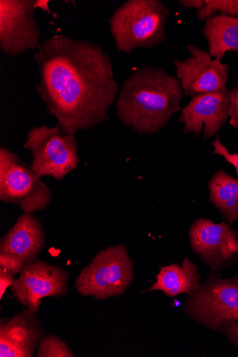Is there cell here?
I'll return each instance as SVG.
<instances>
[{"label":"cell","instance_id":"9c48e42d","mask_svg":"<svg viewBox=\"0 0 238 357\" xmlns=\"http://www.w3.org/2000/svg\"><path fill=\"white\" fill-rule=\"evenodd\" d=\"M192 250L213 271L238 263V231L226 222L198 218L189 231Z\"/></svg>","mask_w":238,"mask_h":357},{"label":"cell","instance_id":"6da1fadb","mask_svg":"<svg viewBox=\"0 0 238 357\" xmlns=\"http://www.w3.org/2000/svg\"><path fill=\"white\" fill-rule=\"evenodd\" d=\"M34 59L40 73L35 89L64 132L75 135L109 120L119 83L111 58L98 45L56 35Z\"/></svg>","mask_w":238,"mask_h":357},{"label":"cell","instance_id":"277c9868","mask_svg":"<svg viewBox=\"0 0 238 357\" xmlns=\"http://www.w3.org/2000/svg\"><path fill=\"white\" fill-rule=\"evenodd\" d=\"M182 310L201 326L223 332L238 321V275L224 279L209 275L205 282L187 296Z\"/></svg>","mask_w":238,"mask_h":357},{"label":"cell","instance_id":"d6986e66","mask_svg":"<svg viewBox=\"0 0 238 357\" xmlns=\"http://www.w3.org/2000/svg\"><path fill=\"white\" fill-rule=\"evenodd\" d=\"M39 357H74L72 349L59 337L49 335L44 337L38 348Z\"/></svg>","mask_w":238,"mask_h":357},{"label":"cell","instance_id":"7a4b0ae2","mask_svg":"<svg viewBox=\"0 0 238 357\" xmlns=\"http://www.w3.org/2000/svg\"><path fill=\"white\" fill-rule=\"evenodd\" d=\"M116 101L117 116L141 135L163 129L181 111L184 96L179 79L163 69L144 67L133 72L122 84Z\"/></svg>","mask_w":238,"mask_h":357},{"label":"cell","instance_id":"3957f363","mask_svg":"<svg viewBox=\"0 0 238 357\" xmlns=\"http://www.w3.org/2000/svg\"><path fill=\"white\" fill-rule=\"evenodd\" d=\"M170 14L161 0H128L115 10L109 20L117 50L130 54L165 42Z\"/></svg>","mask_w":238,"mask_h":357},{"label":"cell","instance_id":"7402d4cb","mask_svg":"<svg viewBox=\"0 0 238 357\" xmlns=\"http://www.w3.org/2000/svg\"><path fill=\"white\" fill-rule=\"evenodd\" d=\"M8 271L0 268V298L3 299L7 289L12 287L15 279Z\"/></svg>","mask_w":238,"mask_h":357},{"label":"cell","instance_id":"ac0fdd59","mask_svg":"<svg viewBox=\"0 0 238 357\" xmlns=\"http://www.w3.org/2000/svg\"><path fill=\"white\" fill-rule=\"evenodd\" d=\"M216 12L238 17V0H205V6L198 10L197 14L200 21H206Z\"/></svg>","mask_w":238,"mask_h":357},{"label":"cell","instance_id":"44dd1931","mask_svg":"<svg viewBox=\"0 0 238 357\" xmlns=\"http://www.w3.org/2000/svg\"><path fill=\"white\" fill-rule=\"evenodd\" d=\"M229 124L238 130V81L230 91V106Z\"/></svg>","mask_w":238,"mask_h":357},{"label":"cell","instance_id":"8fae6325","mask_svg":"<svg viewBox=\"0 0 238 357\" xmlns=\"http://www.w3.org/2000/svg\"><path fill=\"white\" fill-rule=\"evenodd\" d=\"M191 56L184 61H174L177 77L179 79L184 96L218 91L226 88L229 67L210 54L188 45Z\"/></svg>","mask_w":238,"mask_h":357},{"label":"cell","instance_id":"4fadbf2b","mask_svg":"<svg viewBox=\"0 0 238 357\" xmlns=\"http://www.w3.org/2000/svg\"><path fill=\"white\" fill-rule=\"evenodd\" d=\"M38 312L27 308L0 324V356L31 357L38 349L45 328Z\"/></svg>","mask_w":238,"mask_h":357},{"label":"cell","instance_id":"e0dca14e","mask_svg":"<svg viewBox=\"0 0 238 357\" xmlns=\"http://www.w3.org/2000/svg\"><path fill=\"white\" fill-rule=\"evenodd\" d=\"M210 201L228 220H238V180L224 171L216 173L209 183Z\"/></svg>","mask_w":238,"mask_h":357},{"label":"cell","instance_id":"ffe728a7","mask_svg":"<svg viewBox=\"0 0 238 357\" xmlns=\"http://www.w3.org/2000/svg\"><path fill=\"white\" fill-rule=\"evenodd\" d=\"M211 146L214 148V153L223 157L229 164L235 168L238 175V154L235 153L231 154L229 153L226 147L220 142L218 137H217L216 139L211 144Z\"/></svg>","mask_w":238,"mask_h":357},{"label":"cell","instance_id":"8992f818","mask_svg":"<svg viewBox=\"0 0 238 357\" xmlns=\"http://www.w3.org/2000/svg\"><path fill=\"white\" fill-rule=\"evenodd\" d=\"M24 146L31 153V168L41 178L61 181L80 164L75 135L64 132L58 126L31 128Z\"/></svg>","mask_w":238,"mask_h":357},{"label":"cell","instance_id":"7c38bea8","mask_svg":"<svg viewBox=\"0 0 238 357\" xmlns=\"http://www.w3.org/2000/svg\"><path fill=\"white\" fill-rule=\"evenodd\" d=\"M230 91L227 88L218 91L202 93L192 97L182 108L179 119L184 124V132L200 135L203 139L215 136L230 118Z\"/></svg>","mask_w":238,"mask_h":357},{"label":"cell","instance_id":"5b68a950","mask_svg":"<svg viewBox=\"0 0 238 357\" xmlns=\"http://www.w3.org/2000/svg\"><path fill=\"white\" fill-rule=\"evenodd\" d=\"M133 278L132 259L126 247L119 244L97 253L80 272L75 288L82 296L105 301L124 294Z\"/></svg>","mask_w":238,"mask_h":357},{"label":"cell","instance_id":"603a6c76","mask_svg":"<svg viewBox=\"0 0 238 357\" xmlns=\"http://www.w3.org/2000/svg\"><path fill=\"white\" fill-rule=\"evenodd\" d=\"M179 3L186 9L201 10L205 6V0H179Z\"/></svg>","mask_w":238,"mask_h":357},{"label":"cell","instance_id":"52a82bcc","mask_svg":"<svg viewBox=\"0 0 238 357\" xmlns=\"http://www.w3.org/2000/svg\"><path fill=\"white\" fill-rule=\"evenodd\" d=\"M52 200L50 188L30 165L11 150L0 146V201L33 214L47 209Z\"/></svg>","mask_w":238,"mask_h":357},{"label":"cell","instance_id":"2e32d148","mask_svg":"<svg viewBox=\"0 0 238 357\" xmlns=\"http://www.w3.org/2000/svg\"><path fill=\"white\" fill-rule=\"evenodd\" d=\"M211 57L221 60L227 52H238V17L213 15L202 29Z\"/></svg>","mask_w":238,"mask_h":357},{"label":"cell","instance_id":"cb8c5ba5","mask_svg":"<svg viewBox=\"0 0 238 357\" xmlns=\"http://www.w3.org/2000/svg\"><path fill=\"white\" fill-rule=\"evenodd\" d=\"M229 340L238 348V335L230 338Z\"/></svg>","mask_w":238,"mask_h":357},{"label":"cell","instance_id":"30bf717a","mask_svg":"<svg viewBox=\"0 0 238 357\" xmlns=\"http://www.w3.org/2000/svg\"><path fill=\"white\" fill-rule=\"evenodd\" d=\"M69 279V274L63 268L37 259L24 268L11 290L21 305L38 312L44 298L67 294Z\"/></svg>","mask_w":238,"mask_h":357},{"label":"cell","instance_id":"5bb4252c","mask_svg":"<svg viewBox=\"0 0 238 357\" xmlns=\"http://www.w3.org/2000/svg\"><path fill=\"white\" fill-rule=\"evenodd\" d=\"M45 245V232L40 219L23 213L0 241V255L13 259L24 269L37 261Z\"/></svg>","mask_w":238,"mask_h":357},{"label":"cell","instance_id":"9a60e30c","mask_svg":"<svg viewBox=\"0 0 238 357\" xmlns=\"http://www.w3.org/2000/svg\"><path fill=\"white\" fill-rule=\"evenodd\" d=\"M198 267L185 257L181 266L171 264L161 268L156 275V282L147 291L160 290L168 297H176L181 294L188 296L194 293L200 284Z\"/></svg>","mask_w":238,"mask_h":357},{"label":"cell","instance_id":"ba28073f","mask_svg":"<svg viewBox=\"0 0 238 357\" xmlns=\"http://www.w3.org/2000/svg\"><path fill=\"white\" fill-rule=\"evenodd\" d=\"M38 0H0V48L17 56L29 50H39L41 31L34 15Z\"/></svg>","mask_w":238,"mask_h":357}]
</instances>
